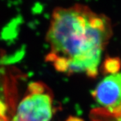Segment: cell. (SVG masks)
I'll list each match as a JSON object with an SVG mask.
<instances>
[{
    "instance_id": "obj_1",
    "label": "cell",
    "mask_w": 121,
    "mask_h": 121,
    "mask_svg": "<svg viewBox=\"0 0 121 121\" xmlns=\"http://www.w3.org/2000/svg\"><path fill=\"white\" fill-rule=\"evenodd\" d=\"M113 36L110 18L87 5L59 7L51 16L47 60L60 73L98 75L102 54Z\"/></svg>"
},
{
    "instance_id": "obj_2",
    "label": "cell",
    "mask_w": 121,
    "mask_h": 121,
    "mask_svg": "<svg viewBox=\"0 0 121 121\" xmlns=\"http://www.w3.org/2000/svg\"><path fill=\"white\" fill-rule=\"evenodd\" d=\"M54 113L53 95L43 83H30L17 105L12 121H51Z\"/></svg>"
},
{
    "instance_id": "obj_3",
    "label": "cell",
    "mask_w": 121,
    "mask_h": 121,
    "mask_svg": "<svg viewBox=\"0 0 121 121\" xmlns=\"http://www.w3.org/2000/svg\"><path fill=\"white\" fill-rule=\"evenodd\" d=\"M98 104L111 111L121 110V73L108 75L92 92Z\"/></svg>"
},
{
    "instance_id": "obj_4",
    "label": "cell",
    "mask_w": 121,
    "mask_h": 121,
    "mask_svg": "<svg viewBox=\"0 0 121 121\" xmlns=\"http://www.w3.org/2000/svg\"><path fill=\"white\" fill-rule=\"evenodd\" d=\"M121 67V60L118 57H108L102 64L104 73L110 75L118 73Z\"/></svg>"
},
{
    "instance_id": "obj_5",
    "label": "cell",
    "mask_w": 121,
    "mask_h": 121,
    "mask_svg": "<svg viewBox=\"0 0 121 121\" xmlns=\"http://www.w3.org/2000/svg\"><path fill=\"white\" fill-rule=\"evenodd\" d=\"M66 121H82L81 119L79 118H75V117H69V118Z\"/></svg>"
}]
</instances>
